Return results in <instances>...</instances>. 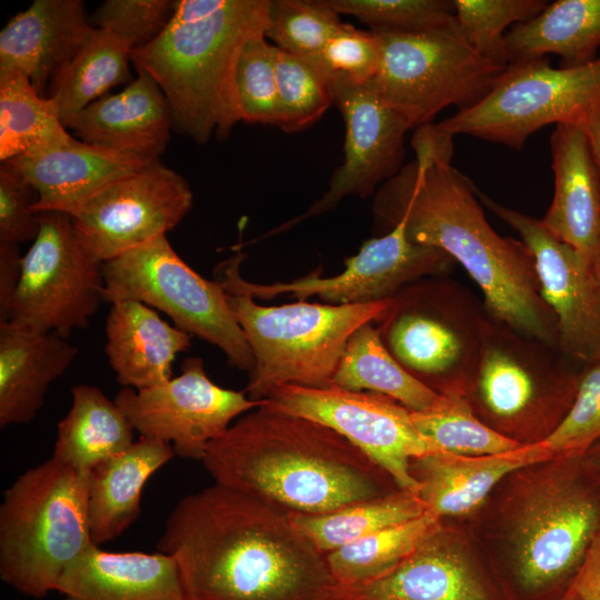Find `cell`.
I'll return each instance as SVG.
<instances>
[{
    "label": "cell",
    "instance_id": "15",
    "mask_svg": "<svg viewBox=\"0 0 600 600\" xmlns=\"http://www.w3.org/2000/svg\"><path fill=\"white\" fill-rule=\"evenodd\" d=\"M263 404L338 432L383 468L402 490L418 493L410 473L411 459L438 451L416 429L411 410L381 393L333 384H287L273 390Z\"/></svg>",
    "mask_w": 600,
    "mask_h": 600
},
{
    "label": "cell",
    "instance_id": "17",
    "mask_svg": "<svg viewBox=\"0 0 600 600\" xmlns=\"http://www.w3.org/2000/svg\"><path fill=\"white\" fill-rule=\"evenodd\" d=\"M192 206L187 180L157 159L102 189L71 219L83 247L103 263L167 234Z\"/></svg>",
    "mask_w": 600,
    "mask_h": 600
},
{
    "label": "cell",
    "instance_id": "19",
    "mask_svg": "<svg viewBox=\"0 0 600 600\" xmlns=\"http://www.w3.org/2000/svg\"><path fill=\"white\" fill-rule=\"evenodd\" d=\"M333 104L344 122V144L342 162L334 170L327 191L304 212L253 241L277 236L329 212L349 196L373 194L402 168L404 137L410 128L384 103L371 81L364 84L333 82Z\"/></svg>",
    "mask_w": 600,
    "mask_h": 600
},
{
    "label": "cell",
    "instance_id": "32",
    "mask_svg": "<svg viewBox=\"0 0 600 600\" xmlns=\"http://www.w3.org/2000/svg\"><path fill=\"white\" fill-rule=\"evenodd\" d=\"M131 51L132 47L122 38L92 28L48 88L47 97L54 103L63 124L110 89L131 79Z\"/></svg>",
    "mask_w": 600,
    "mask_h": 600
},
{
    "label": "cell",
    "instance_id": "30",
    "mask_svg": "<svg viewBox=\"0 0 600 600\" xmlns=\"http://www.w3.org/2000/svg\"><path fill=\"white\" fill-rule=\"evenodd\" d=\"M510 63L557 54L561 67L584 66L600 47V0H558L506 34Z\"/></svg>",
    "mask_w": 600,
    "mask_h": 600
},
{
    "label": "cell",
    "instance_id": "40",
    "mask_svg": "<svg viewBox=\"0 0 600 600\" xmlns=\"http://www.w3.org/2000/svg\"><path fill=\"white\" fill-rule=\"evenodd\" d=\"M343 26L326 0H270L266 38L286 52L314 61Z\"/></svg>",
    "mask_w": 600,
    "mask_h": 600
},
{
    "label": "cell",
    "instance_id": "49",
    "mask_svg": "<svg viewBox=\"0 0 600 600\" xmlns=\"http://www.w3.org/2000/svg\"><path fill=\"white\" fill-rule=\"evenodd\" d=\"M580 123L587 134L600 173V106L594 107Z\"/></svg>",
    "mask_w": 600,
    "mask_h": 600
},
{
    "label": "cell",
    "instance_id": "12",
    "mask_svg": "<svg viewBox=\"0 0 600 600\" xmlns=\"http://www.w3.org/2000/svg\"><path fill=\"white\" fill-rule=\"evenodd\" d=\"M600 106V56L574 68H554L547 58L509 63L479 102L434 123L453 137L521 150L548 124L577 122Z\"/></svg>",
    "mask_w": 600,
    "mask_h": 600
},
{
    "label": "cell",
    "instance_id": "28",
    "mask_svg": "<svg viewBox=\"0 0 600 600\" xmlns=\"http://www.w3.org/2000/svg\"><path fill=\"white\" fill-rule=\"evenodd\" d=\"M77 354V347L58 333L0 323V427L32 421Z\"/></svg>",
    "mask_w": 600,
    "mask_h": 600
},
{
    "label": "cell",
    "instance_id": "10",
    "mask_svg": "<svg viewBox=\"0 0 600 600\" xmlns=\"http://www.w3.org/2000/svg\"><path fill=\"white\" fill-rule=\"evenodd\" d=\"M376 32L381 59L371 83L410 129L432 123L447 107H472L489 93L508 67L478 53L454 19L421 32Z\"/></svg>",
    "mask_w": 600,
    "mask_h": 600
},
{
    "label": "cell",
    "instance_id": "51",
    "mask_svg": "<svg viewBox=\"0 0 600 600\" xmlns=\"http://www.w3.org/2000/svg\"><path fill=\"white\" fill-rule=\"evenodd\" d=\"M593 266H594V270H596L598 280H599V282H600V246H599L598 252H597V254H596V258H594V261H593Z\"/></svg>",
    "mask_w": 600,
    "mask_h": 600
},
{
    "label": "cell",
    "instance_id": "46",
    "mask_svg": "<svg viewBox=\"0 0 600 600\" xmlns=\"http://www.w3.org/2000/svg\"><path fill=\"white\" fill-rule=\"evenodd\" d=\"M36 190L7 164L0 166V243L33 241L39 231V214L33 210Z\"/></svg>",
    "mask_w": 600,
    "mask_h": 600
},
{
    "label": "cell",
    "instance_id": "52",
    "mask_svg": "<svg viewBox=\"0 0 600 600\" xmlns=\"http://www.w3.org/2000/svg\"><path fill=\"white\" fill-rule=\"evenodd\" d=\"M560 600H576V599L571 594L568 593Z\"/></svg>",
    "mask_w": 600,
    "mask_h": 600
},
{
    "label": "cell",
    "instance_id": "6",
    "mask_svg": "<svg viewBox=\"0 0 600 600\" xmlns=\"http://www.w3.org/2000/svg\"><path fill=\"white\" fill-rule=\"evenodd\" d=\"M89 473L51 457L28 469L0 504V578L31 598L57 591L68 568L93 542Z\"/></svg>",
    "mask_w": 600,
    "mask_h": 600
},
{
    "label": "cell",
    "instance_id": "3",
    "mask_svg": "<svg viewBox=\"0 0 600 600\" xmlns=\"http://www.w3.org/2000/svg\"><path fill=\"white\" fill-rule=\"evenodd\" d=\"M202 462L216 483L291 514L328 513L399 489L338 432L263 402L213 440Z\"/></svg>",
    "mask_w": 600,
    "mask_h": 600
},
{
    "label": "cell",
    "instance_id": "9",
    "mask_svg": "<svg viewBox=\"0 0 600 600\" xmlns=\"http://www.w3.org/2000/svg\"><path fill=\"white\" fill-rule=\"evenodd\" d=\"M569 360L558 347L490 318L466 398L478 418L500 433L540 441L573 401L580 372Z\"/></svg>",
    "mask_w": 600,
    "mask_h": 600
},
{
    "label": "cell",
    "instance_id": "24",
    "mask_svg": "<svg viewBox=\"0 0 600 600\" xmlns=\"http://www.w3.org/2000/svg\"><path fill=\"white\" fill-rule=\"evenodd\" d=\"M550 151L554 192L540 221L593 262L600 246V173L581 123L557 124Z\"/></svg>",
    "mask_w": 600,
    "mask_h": 600
},
{
    "label": "cell",
    "instance_id": "8",
    "mask_svg": "<svg viewBox=\"0 0 600 600\" xmlns=\"http://www.w3.org/2000/svg\"><path fill=\"white\" fill-rule=\"evenodd\" d=\"M491 316L484 302L443 277L411 282L373 322L393 358L438 394L466 396Z\"/></svg>",
    "mask_w": 600,
    "mask_h": 600
},
{
    "label": "cell",
    "instance_id": "26",
    "mask_svg": "<svg viewBox=\"0 0 600 600\" xmlns=\"http://www.w3.org/2000/svg\"><path fill=\"white\" fill-rule=\"evenodd\" d=\"M63 600H187L176 560L163 552H108L91 544L62 573Z\"/></svg>",
    "mask_w": 600,
    "mask_h": 600
},
{
    "label": "cell",
    "instance_id": "35",
    "mask_svg": "<svg viewBox=\"0 0 600 600\" xmlns=\"http://www.w3.org/2000/svg\"><path fill=\"white\" fill-rule=\"evenodd\" d=\"M442 523L426 511L327 553L329 569L343 589L368 584L397 568Z\"/></svg>",
    "mask_w": 600,
    "mask_h": 600
},
{
    "label": "cell",
    "instance_id": "42",
    "mask_svg": "<svg viewBox=\"0 0 600 600\" xmlns=\"http://www.w3.org/2000/svg\"><path fill=\"white\" fill-rule=\"evenodd\" d=\"M236 87L243 122L279 126L274 46L266 34L244 44L237 64Z\"/></svg>",
    "mask_w": 600,
    "mask_h": 600
},
{
    "label": "cell",
    "instance_id": "21",
    "mask_svg": "<svg viewBox=\"0 0 600 600\" xmlns=\"http://www.w3.org/2000/svg\"><path fill=\"white\" fill-rule=\"evenodd\" d=\"M152 161L92 146L71 136L3 163L36 190L38 199L33 210L37 214L56 211L71 217L102 189Z\"/></svg>",
    "mask_w": 600,
    "mask_h": 600
},
{
    "label": "cell",
    "instance_id": "25",
    "mask_svg": "<svg viewBox=\"0 0 600 600\" xmlns=\"http://www.w3.org/2000/svg\"><path fill=\"white\" fill-rule=\"evenodd\" d=\"M552 458L541 441L486 456L436 451L411 459L410 473L427 511L443 519L471 512L507 476Z\"/></svg>",
    "mask_w": 600,
    "mask_h": 600
},
{
    "label": "cell",
    "instance_id": "29",
    "mask_svg": "<svg viewBox=\"0 0 600 600\" xmlns=\"http://www.w3.org/2000/svg\"><path fill=\"white\" fill-rule=\"evenodd\" d=\"M174 456L169 443L140 437L90 471L88 517L93 544L113 541L137 520L144 484Z\"/></svg>",
    "mask_w": 600,
    "mask_h": 600
},
{
    "label": "cell",
    "instance_id": "36",
    "mask_svg": "<svg viewBox=\"0 0 600 600\" xmlns=\"http://www.w3.org/2000/svg\"><path fill=\"white\" fill-rule=\"evenodd\" d=\"M70 137L52 100L41 96L28 77L19 71L0 73L1 163Z\"/></svg>",
    "mask_w": 600,
    "mask_h": 600
},
{
    "label": "cell",
    "instance_id": "48",
    "mask_svg": "<svg viewBox=\"0 0 600 600\" xmlns=\"http://www.w3.org/2000/svg\"><path fill=\"white\" fill-rule=\"evenodd\" d=\"M22 257L18 244L0 243V323L9 320L21 278Z\"/></svg>",
    "mask_w": 600,
    "mask_h": 600
},
{
    "label": "cell",
    "instance_id": "14",
    "mask_svg": "<svg viewBox=\"0 0 600 600\" xmlns=\"http://www.w3.org/2000/svg\"><path fill=\"white\" fill-rule=\"evenodd\" d=\"M246 254L237 253L220 262L216 279L228 292L269 300L280 294L306 301L317 296L329 304H363L393 297L407 284L428 277H443L454 269V260L444 251L410 241L403 226L364 241L359 251L346 259V269L322 278L319 271L290 281L256 283L243 279L240 263Z\"/></svg>",
    "mask_w": 600,
    "mask_h": 600
},
{
    "label": "cell",
    "instance_id": "43",
    "mask_svg": "<svg viewBox=\"0 0 600 600\" xmlns=\"http://www.w3.org/2000/svg\"><path fill=\"white\" fill-rule=\"evenodd\" d=\"M600 440V361L587 364L560 423L540 440L553 457H582Z\"/></svg>",
    "mask_w": 600,
    "mask_h": 600
},
{
    "label": "cell",
    "instance_id": "20",
    "mask_svg": "<svg viewBox=\"0 0 600 600\" xmlns=\"http://www.w3.org/2000/svg\"><path fill=\"white\" fill-rule=\"evenodd\" d=\"M343 589V588H342ZM342 600H504L494 576L459 533L441 527L397 568L354 589Z\"/></svg>",
    "mask_w": 600,
    "mask_h": 600
},
{
    "label": "cell",
    "instance_id": "44",
    "mask_svg": "<svg viewBox=\"0 0 600 600\" xmlns=\"http://www.w3.org/2000/svg\"><path fill=\"white\" fill-rule=\"evenodd\" d=\"M380 59L381 44L377 32L344 23L313 62L332 82L364 84L376 77Z\"/></svg>",
    "mask_w": 600,
    "mask_h": 600
},
{
    "label": "cell",
    "instance_id": "45",
    "mask_svg": "<svg viewBox=\"0 0 600 600\" xmlns=\"http://www.w3.org/2000/svg\"><path fill=\"white\" fill-rule=\"evenodd\" d=\"M174 9L176 0H107L91 16L90 23L122 38L133 50L154 40Z\"/></svg>",
    "mask_w": 600,
    "mask_h": 600
},
{
    "label": "cell",
    "instance_id": "41",
    "mask_svg": "<svg viewBox=\"0 0 600 600\" xmlns=\"http://www.w3.org/2000/svg\"><path fill=\"white\" fill-rule=\"evenodd\" d=\"M370 30L414 33L436 29L454 19L453 0H326Z\"/></svg>",
    "mask_w": 600,
    "mask_h": 600
},
{
    "label": "cell",
    "instance_id": "47",
    "mask_svg": "<svg viewBox=\"0 0 600 600\" xmlns=\"http://www.w3.org/2000/svg\"><path fill=\"white\" fill-rule=\"evenodd\" d=\"M568 593L576 600H600V528L586 551Z\"/></svg>",
    "mask_w": 600,
    "mask_h": 600
},
{
    "label": "cell",
    "instance_id": "38",
    "mask_svg": "<svg viewBox=\"0 0 600 600\" xmlns=\"http://www.w3.org/2000/svg\"><path fill=\"white\" fill-rule=\"evenodd\" d=\"M279 126L298 132L310 128L333 104V82L313 61L274 47Z\"/></svg>",
    "mask_w": 600,
    "mask_h": 600
},
{
    "label": "cell",
    "instance_id": "31",
    "mask_svg": "<svg viewBox=\"0 0 600 600\" xmlns=\"http://www.w3.org/2000/svg\"><path fill=\"white\" fill-rule=\"evenodd\" d=\"M71 396V407L57 426L52 457L90 473L128 449L134 442L136 430L116 401L98 387L77 384Z\"/></svg>",
    "mask_w": 600,
    "mask_h": 600
},
{
    "label": "cell",
    "instance_id": "16",
    "mask_svg": "<svg viewBox=\"0 0 600 600\" xmlns=\"http://www.w3.org/2000/svg\"><path fill=\"white\" fill-rule=\"evenodd\" d=\"M114 401L140 437L169 443L177 456L197 461L236 419L263 402L216 384L199 357L184 359L181 373L159 386L122 387Z\"/></svg>",
    "mask_w": 600,
    "mask_h": 600
},
{
    "label": "cell",
    "instance_id": "39",
    "mask_svg": "<svg viewBox=\"0 0 600 600\" xmlns=\"http://www.w3.org/2000/svg\"><path fill=\"white\" fill-rule=\"evenodd\" d=\"M549 3L547 0H453L454 20L478 53L507 67L510 60L506 30L534 18Z\"/></svg>",
    "mask_w": 600,
    "mask_h": 600
},
{
    "label": "cell",
    "instance_id": "5",
    "mask_svg": "<svg viewBox=\"0 0 600 600\" xmlns=\"http://www.w3.org/2000/svg\"><path fill=\"white\" fill-rule=\"evenodd\" d=\"M521 479L508 510L510 551L494 579L504 600H560L600 528V488L581 457L527 467Z\"/></svg>",
    "mask_w": 600,
    "mask_h": 600
},
{
    "label": "cell",
    "instance_id": "7",
    "mask_svg": "<svg viewBox=\"0 0 600 600\" xmlns=\"http://www.w3.org/2000/svg\"><path fill=\"white\" fill-rule=\"evenodd\" d=\"M227 292L230 309L252 351L254 367L244 392L256 401L281 386H332L351 334L374 322L390 299L363 304L300 301L262 306L246 293Z\"/></svg>",
    "mask_w": 600,
    "mask_h": 600
},
{
    "label": "cell",
    "instance_id": "37",
    "mask_svg": "<svg viewBox=\"0 0 600 600\" xmlns=\"http://www.w3.org/2000/svg\"><path fill=\"white\" fill-rule=\"evenodd\" d=\"M411 418L418 432L438 451L486 456L523 444L479 419L462 394H439L428 409L411 411Z\"/></svg>",
    "mask_w": 600,
    "mask_h": 600
},
{
    "label": "cell",
    "instance_id": "22",
    "mask_svg": "<svg viewBox=\"0 0 600 600\" xmlns=\"http://www.w3.org/2000/svg\"><path fill=\"white\" fill-rule=\"evenodd\" d=\"M138 77L108 93L66 122L81 141L111 151L159 159L173 129L169 103L154 79Z\"/></svg>",
    "mask_w": 600,
    "mask_h": 600
},
{
    "label": "cell",
    "instance_id": "4",
    "mask_svg": "<svg viewBox=\"0 0 600 600\" xmlns=\"http://www.w3.org/2000/svg\"><path fill=\"white\" fill-rule=\"evenodd\" d=\"M270 0H176L163 31L131 51L162 90L173 129L197 143L226 140L241 120L236 73L244 44L266 34Z\"/></svg>",
    "mask_w": 600,
    "mask_h": 600
},
{
    "label": "cell",
    "instance_id": "1",
    "mask_svg": "<svg viewBox=\"0 0 600 600\" xmlns=\"http://www.w3.org/2000/svg\"><path fill=\"white\" fill-rule=\"evenodd\" d=\"M452 138L434 123L417 128L411 140L416 159L374 193V233L401 223L410 241L436 247L462 266L492 319L558 347L529 250L488 222L478 189L451 164Z\"/></svg>",
    "mask_w": 600,
    "mask_h": 600
},
{
    "label": "cell",
    "instance_id": "33",
    "mask_svg": "<svg viewBox=\"0 0 600 600\" xmlns=\"http://www.w3.org/2000/svg\"><path fill=\"white\" fill-rule=\"evenodd\" d=\"M332 384L353 391L381 393L411 411L428 409L439 397L393 358L373 322L362 324L349 338Z\"/></svg>",
    "mask_w": 600,
    "mask_h": 600
},
{
    "label": "cell",
    "instance_id": "23",
    "mask_svg": "<svg viewBox=\"0 0 600 600\" xmlns=\"http://www.w3.org/2000/svg\"><path fill=\"white\" fill-rule=\"evenodd\" d=\"M92 28L81 0H36L0 32V73L19 71L46 96Z\"/></svg>",
    "mask_w": 600,
    "mask_h": 600
},
{
    "label": "cell",
    "instance_id": "2",
    "mask_svg": "<svg viewBox=\"0 0 600 600\" xmlns=\"http://www.w3.org/2000/svg\"><path fill=\"white\" fill-rule=\"evenodd\" d=\"M157 551L176 560L187 600L343 599L291 513L216 482L176 504Z\"/></svg>",
    "mask_w": 600,
    "mask_h": 600
},
{
    "label": "cell",
    "instance_id": "27",
    "mask_svg": "<svg viewBox=\"0 0 600 600\" xmlns=\"http://www.w3.org/2000/svg\"><path fill=\"white\" fill-rule=\"evenodd\" d=\"M106 339L104 351L117 381L141 390L172 378V364L191 347L192 337L163 320L156 309L120 300L111 303Z\"/></svg>",
    "mask_w": 600,
    "mask_h": 600
},
{
    "label": "cell",
    "instance_id": "50",
    "mask_svg": "<svg viewBox=\"0 0 600 600\" xmlns=\"http://www.w3.org/2000/svg\"><path fill=\"white\" fill-rule=\"evenodd\" d=\"M586 471L600 488V440L594 443L582 457Z\"/></svg>",
    "mask_w": 600,
    "mask_h": 600
},
{
    "label": "cell",
    "instance_id": "11",
    "mask_svg": "<svg viewBox=\"0 0 600 600\" xmlns=\"http://www.w3.org/2000/svg\"><path fill=\"white\" fill-rule=\"evenodd\" d=\"M104 302L134 300L167 314L173 326L219 348L232 367L251 372L252 351L227 292L182 260L167 234L102 264Z\"/></svg>",
    "mask_w": 600,
    "mask_h": 600
},
{
    "label": "cell",
    "instance_id": "13",
    "mask_svg": "<svg viewBox=\"0 0 600 600\" xmlns=\"http://www.w3.org/2000/svg\"><path fill=\"white\" fill-rule=\"evenodd\" d=\"M102 264L83 247L69 214L39 213L8 322L66 338L87 328L104 302Z\"/></svg>",
    "mask_w": 600,
    "mask_h": 600
},
{
    "label": "cell",
    "instance_id": "18",
    "mask_svg": "<svg viewBox=\"0 0 600 600\" xmlns=\"http://www.w3.org/2000/svg\"><path fill=\"white\" fill-rule=\"evenodd\" d=\"M491 212L511 227L529 250L539 292L550 310L559 349L574 361H600V282L593 262L551 234L540 219L503 206L478 190Z\"/></svg>",
    "mask_w": 600,
    "mask_h": 600
},
{
    "label": "cell",
    "instance_id": "34",
    "mask_svg": "<svg viewBox=\"0 0 600 600\" xmlns=\"http://www.w3.org/2000/svg\"><path fill=\"white\" fill-rule=\"evenodd\" d=\"M427 511L418 493L398 489L321 514H291L294 527L327 554Z\"/></svg>",
    "mask_w": 600,
    "mask_h": 600
}]
</instances>
